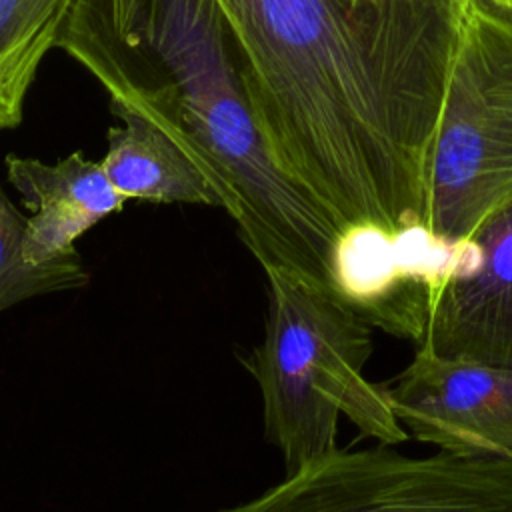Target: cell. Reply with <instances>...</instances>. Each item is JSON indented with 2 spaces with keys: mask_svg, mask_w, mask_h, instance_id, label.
I'll return each instance as SVG.
<instances>
[{
  "mask_svg": "<svg viewBox=\"0 0 512 512\" xmlns=\"http://www.w3.org/2000/svg\"><path fill=\"white\" fill-rule=\"evenodd\" d=\"M56 48L192 158L264 272L334 292L342 228L274 162L216 0H76Z\"/></svg>",
  "mask_w": 512,
  "mask_h": 512,
  "instance_id": "7a4b0ae2",
  "label": "cell"
},
{
  "mask_svg": "<svg viewBox=\"0 0 512 512\" xmlns=\"http://www.w3.org/2000/svg\"><path fill=\"white\" fill-rule=\"evenodd\" d=\"M512 202V20L458 0L444 102L428 168L426 226L468 240Z\"/></svg>",
  "mask_w": 512,
  "mask_h": 512,
  "instance_id": "277c9868",
  "label": "cell"
},
{
  "mask_svg": "<svg viewBox=\"0 0 512 512\" xmlns=\"http://www.w3.org/2000/svg\"><path fill=\"white\" fill-rule=\"evenodd\" d=\"M28 218L0 188V312L46 294L88 286L90 272L78 252L34 264L26 250Z\"/></svg>",
  "mask_w": 512,
  "mask_h": 512,
  "instance_id": "8fae6325",
  "label": "cell"
},
{
  "mask_svg": "<svg viewBox=\"0 0 512 512\" xmlns=\"http://www.w3.org/2000/svg\"><path fill=\"white\" fill-rule=\"evenodd\" d=\"M6 176L32 212L26 224V250L34 264L76 252V240L128 202L110 182L102 162L80 150L46 164L18 154L6 156Z\"/></svg>",
  "mask_w": 512,
  "mask_h": 512,
  "instance_id": "ba28073f",
  "label": "cell"
},
{
  "mask_svg": "<svg viewBox=\"0 0 512 512\" xmlns=\"http://www.w3.org/2000/svg\"><path fill=\"white\" fill-rule=\"evenodd\" d=\"M482 2L512 20V0H482Z\"/></svg>",
  "mask_w": 512,
  "mask_h": 512,
  "instance_id": "7c38bea8",
  "label": "cell"
},
{
  "mask_svg": "<svg viewBox=\"0 0 512 512\" xmlns=\"http://www.w3.org/2000/svg\"><path fill=\"white\" fill-rule=\"evenodd\" d=\"M76 0H0V130L16 128Z\"/></svg>",
  "mask_w": 512,
  "mask_h": 512,
  "instance_id": "30bf717a",
  "label": "cell"
},
{
  "mask_svg": "<svg viewBox=\"0 0 512 512\" xmlns=\"http://www.w3.org/2000/svg\"><path fill=\"white\" fill-rule=\"evenodd\" d=\"M110 110L122 126L108 130L100 162L126 200L222 208L210 180L168 134L132 110Z\"/></svg>",
  "mask_w": 512,
  "mask_h": 512,
  "instance_id": "9c48e42d",
  "label": "cell"
},
{
  "mask_svg": "<svg viewBox=\"0 0 512 512\" xmlns=\"http://www.w3.org/2000/svg\"><path fill=\"white\" fill-rule=\"evenodd\" d=\"M470 238L480 260L444 286L420 344L444 358L512 370V202L492 212Z\"/></svg>",
  "mask_w": 512,
  "mask_h": 512,
  "instance_id": "52a82bcc",
  "label": "cell"
},
{
  "mask_svg": "<svg viewBox=\"0 0 512 512\" xmlns=\"http://www.w3.org/2000/svg\"><path fill=\"white\" fill-rule=\"evenodd\" d=\"M478 260L472 238L452 242L424 224L398 232L352 226L336 246L334 292L374 328L420 344L444 286Z\"/></svg>",
  "mask_w": 512,
  "mask_h": 512,
  "instance_id": "5b68a950",
  "label": "cell"
},
{
  "mask_svg": "<svg viewBox=\"0 0 512 512\" xmlns=\"http://www.w3.org/2000/svg\"><path fill=\"white\" fill-rule=\"evenodd\" d=\"M274 162L338 222L426 226L458 0H216Z\"/></svg>",
  "mask_w": 512,
  "mask_h": 512,
  "instance_id": "6da1fadb",
  "label": "cell"
},
{
  "mask_svg": "<svg viewBox=\"0 0 512 512\" xmlns=\"http://www.w3.org/2000/svg\"><path fill=\"white\" fill-rule=\"evenodd\" d=\"M386 398L418 442L458 456L512 460V370L444 358L420 344Z\"/></svg>",
  "mask_w": 512,
  "mask_h": 512,
  "instance_id": "8992f818",
  "label": "cell"
},
{
  "mask_svg": "<svg viewBox=\"0 0 512 512\" xmlns=\"http://www.w3.org/2000/svg\"><path fill=\"white\" fill-rule=\"evenodd\" d=\"M262 342L244 358L258 384L264 434L284 458L286 474L338 448V420L396 446L410 434L384 386L364 376L374 326L334 292L268 270Z\"/></svg>",
  "mask_w": 512,
  "mask_h": 512,
  "instance_id": "3957f363",
  "label": "cell"
}]
</instances>
